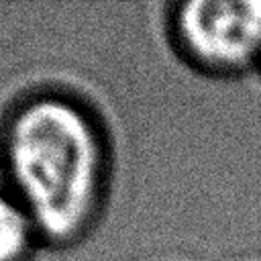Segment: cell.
<instances>
[{"label": "cell", "instance_id": "6da1fadb", "mask_svg": "<svg viewBox=\"0 0 261 261\" xmlns=\"http://www.w3.org/2000/svg\"><path fill=\"white\" fill-rule=\"evenodd\" d=\"M0 165L41 245L67 249L96 226L108 145L96 116L75 98L41 92L20 100L0 130Z\"/></svg>", "mask_w": 261, "mask_h": 261}, {"label": "cell", "instance_id": "7a4b0ae2", "mask_svg": "<svg viewBox=\"0 0 261 261\" xmlns=\"http://www.w3.org/2000/svg\"><path fill=\"white\" fill-rule=\"evenodd\" d=\"M171 37L200 69H245L261 57V0L181 2L171 14Z\"/></svg>", "mask_w": 261, "mask_h": 261}, {"label": "cell", "instance_id": "3957f363", "mask_svg": "<svg viewBox=\"0 0 261 261\" xmlns=\"http://www.w3.org/2000/svg\"><path fill=\"white\" fill-rule=\"evenodd\" d=\"M39 245L29 212L8 190H0V261H29Z\"/></svg>", "mask_w": 261, "mask_h": 261}]
</instances>
